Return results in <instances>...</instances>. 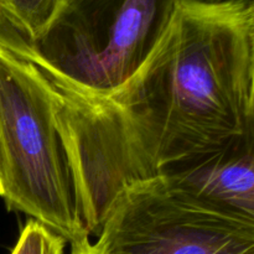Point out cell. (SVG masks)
I'll return each mask as SVG.
<instances>
[{"label":"cell","instance_id":"cell-1","mask_svg":"<svg viewBox=\"0 0 254 254\" xmlns=\"http://www.w3.org/2000/svg\"><path fill=\"white\" fill-rule=\"evenodd\" d=\"M250 0H180L156 49L107 97L51 84L89 236L117 196L245 129Z\"/></svg>","mask_w":254,"mask_h":254},{"label":"cell","instance_id":"cell-2","mask_svg":"<svg viewBox=\"0 0 254 254\" xmlns=\"http://www.w3.org/2000/svg\"><path fill=\"white\" fill-rule=\"evenodd\" d=\"M0 178L9 210L71 245L89 240L49 78L0 45Z\"/></svg>","mask_w":254,"mask_h":254},{"label":"cell","instance_id":"cell-3","mask_svg":"<svg viewBox=\"0 0 254 254\" xmlns=\"http://www.w3.org/2000/svg\"><path fill=\"white\" fill-rule=\"evenodd\" d=\"M180 0H64L44 35L0 45L32 62L50 81L84 97L123 87L156 49Z\"/></svg>","mask_w":254,"mask_h":254},{"label":"cell","instance_id":"cell-4","mask_svg":"<svg viewBox=\"0 0 254 254\" xmlns=\"http://www.w3.org/2000/svg\"><path fill=\"white\" fill-rule=\"evenodd\" d=\"M106 254H254V231L156 176L124 189L98 233Z\"/></svg>","mask_w":254,"mask_h":254},{"label":"cell","instance_id":"cell-5","mask_svg":"<svg viewBox=\"0 0 254 254\" xmlns=\"http://www.w3.org/2000/svg\"><path fill=\"white\" fill-rule=\"evenodd\" d=\"M159 176L206 207L254 231V116L246 113L242 133L223 145L169 166Z\"/></svg>","mask_w":254,"mask_h":254},{"label":"cell","instance_id":"cell-6","mask_svg":"<svg viewBox=\"0 0 254 254\" xmlns=\"http://www.w3.org/2000/svg\"><path fill=\"white\" fill-rule=\"evenodd\" d=\"M64 0H0V37L31 44L46 32Z\"/></svg>","mask_w":254,"mask_h":254},{"label":"cell","instance_id":"cell-7","mask_svg":"<svg viewBox=\"0 0 254 254\" xmlns=\"http://www.w3.org/2000/svg\"><path fill=\"white\" fill-rule=\"evenodd\" d=\"M66 240L42 223L30 220L11 254H64Z\"/></svg>","mask_w":254,"mask_h":254},{"label":"cell","instance_id":"cell-8","mask_svg":"<svg viewBox=\"0 0 254 254\" xmlns=\"http://www.w3.org/2000/svg\"><path fill=\"white\" fill-rule=\"evenodd\" d=\"M250 26H248V41H250V60H248V93L246 113L254 116V0H250Z\"/></svg>","mask_w":254,"mask_h":254},{"label":"cell","instance_id":"cell-9","mask_svg":"<svg viewBox=\"0 0 254 254\" xmlns=\"http://www.w3.org/2000/svg\"><path fill=\"white\" fill-rule=\"evenodd\" d=\"M71 254H106L97 246V243L92 245L89 240L82 241L76 245H71Z\"/></svg>","mask_w":254,"mask_h":254},{"label":"cell","instance_id":"cell-10","mask_svg":"<svg viewBox=\"0 0 254 254\" xmlns=\"http://www.w3.org/2000/svg\"><path fill=\"white\" fill-rule=\"evenodd\" d=\"M202 1H210V2H222V1H232V0H202Z\"/></svg>","mask_w":254,"mask_h":254},{"label":"cell","instance_id":"cell-11","mask_svg":"<svg viewBox=\"0 0 254 254\" xmlns=\"http://www.w3.org/2000/svg\"><path fill=\"white\" fill-rule=\"evenodd\" d=\"M0 196H2V185H1V178H0Z\"/></svg>","mask_w":254,"mask_h":254}]
</instances>
